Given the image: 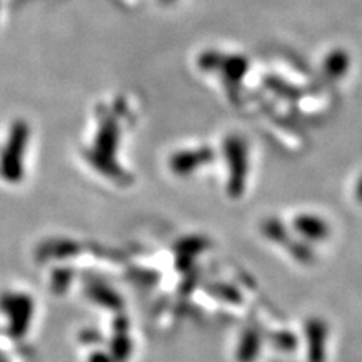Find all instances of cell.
<instances>
[{"label": "cell", "instance_id": "1", "mask_svg": "<svg viewBox=\"0 0 362 362\" xmlns=\"http://www.w3.org/2000/svg\"><path fill=\"white\" fill-rule=\"evenodd\" d=\"M259 343L258 338L254 335L247 337L246 339L240 343V346L237 347V361L239 362H255L257 358L259 356Z\"/></svg>", "mask_w": 362, "mask_h": 362}]
</instances>
